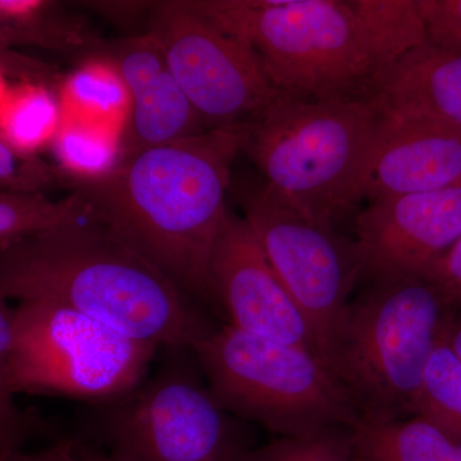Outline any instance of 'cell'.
<instances>
[{"instance_id": "25", "label": "cell", "mask_w": 461, "mask_h": 461, "mask_svg": "<svg viewBox=\"0 0 461 461\" xmlns=\"http://www.w3.org/2000/svg\"><path fill=\"white\" fill-rule=\"evenodd\" d=\"M50 176L41 163L27 159L0 139V191L39 193Z\"/></svg>"}, {"instance_id": "8", "label": "cell", "mask_w": 461, "mask_h": 461, "mask_svg": "<svg viewBox=\"0 0 461 461\" xmlns=\"http://www.w3.org/2000/svg\"><path fill=\"white\" fill-rule=\"evenodd\" d=\"M147 33L206 131L247 126L286 95L247 41L214 25L190 0L154 3Z\"/></svg>"}, {"instance_id": "1", "label": "cell", "mask_w": 461, "mask_h": 461, "mask_svg": "<svg viewBox=\"0 0 461 461\" xmlns=\"http://www.w3.org/2000/svg\"><path fill=\"white\" fill-rule=\"evenodd\" d=\"M240 129L213 130L121 158L74 191L107 227L187 295L213 297L211 263L229 209Z\"/></svg>"}, {"instance_id": "14", "label": "cell", "mask_w": 461, "mask_h": 461, "mask_svg": "<svg viewBox=\"0 0 461 461\" xmlns=\"http://www.w3.org/2000/svg\"><path fill=\"white\" fill-rule=\"evenodd\" d=\"M113 58L131 104L121 145L122 158L206 131L198 112L148 33L121 41L114 48Z\"/></svg>"}, {"instance_id": "22", "label": "cell", "mask_w": 461, "mask_h": 461, "mask_svg": "<svg viewBox=\"0 0 461 461\" xmlns=\"http://www.w3.org/2000/svg\"><path fill=\"white\" fill-rule=\"evenodd\" d=\"M66 102L91 118L112 120L126 108L129 93L114 65L93 63L78 69L65 87Z\"/></svg>"}, {"instance_id": "24", "label": "cell", "mask_w": 461, "mask_h": 461, "mask_svg": "<svg viewBox=\"0 0 461 461\" xmlns=\"http://www.w3.org/2000/svg\"><path fill=\"white\" fill-rule=\"evenodd\" d=\"M426 42L441 48H461V0H418Z\"/></svg>"}, {"instance_id": "21", "label": "cell", "mask_w": 461, "mask_h": 461, "mask_svg": "<svg viewBox=\"0 0 461 461\" xmlns=\"http://www.w3.org/2000/svg\"><path fill=\"white\" fill-rule=\"evenodd\" d=\"M58 159L78 180H93L111 171L122 158L117 140L102 126L69 121L54 136Z\"/></svg>"}, {"instance_id": "10", "label": "cell", "mask_w": 461, "mask_h": 461, "mask_svg": "<svg viewBox=\"0 0 461 461\" xmlns=\"http://www.w3.org/2000/svg\"><path fill=\"white\" fill-rule=\"evenodd\" d=\"M115 403L111 461H238L247 451L209 388L173 366Z\"/></svg>"}, {"instance_id": "18", "label": "cell", "mask_w": 461, "mask_h": 461, "mask_svg": "<svg viewBox=\"0 0 461 461\" xmlns=\"http://www.w3.org/2000/svg\"><path fill=\"white\" fill-rule=\"evenodd\" d=\"M86 220H91L89 206L76 191L62 200L48 198L41 191H0V247Z\"/></svg>"}, {"instance_id": "5", "label": "cell", "mask_w": 461, "mask_h": 461, "mask_svg": "<svg viewBox=\"0 0 461 461\" xmlns=\"http://www.w3.org/2000/svg\"><path fill=\"white\" fill-rule=\"evenodd\" d=\"M190 2L214 25L247 41L287 95H371L384 72L353 0Z\"/></svg>"}, {"instance_id": "11", "label": "cell", "mask_w": 461, "mask_h": 461, "mask_svg": "<svg viewBox=\"0 0 461 461\" xmlns=\"http://www.w3.org/2000/svg\"><path fill=\"white\" fill-rule=\"evenodd\" d=\"M461 238V182L369 203L355 218L363 276L427 277Z\"/></svg>"}, {"instance_id": "29", "label": "cell", "mask_w": 461, "mask_h": 461, "mask_svg": "<svg viewBox=\"0 0 461 461\" xmlns=\"http://www.w3.org/2000/svg\"><path fill=\"white\" fill-rule=\"evenodd\" d=\"M5 461H111L104 455L96 454L86 446L66 439L36 453L17 451Z\"/></svg>"}, {"instance_id": "3", "label": "cell", "mask_w": 461, "mask_h": 461, "mask_svg": "<svg viewBox=\"0 0 461 461\" xmlns=\"http://www.w3.org/2000/svg\"><path fill=\"white\" fill-rule=\"evenodd\" d=\"M384 121V108L373 95L286 94L259 120L240 127L241 151L285 203L338 229L362 202L360 182Z\"/></svg>"}, {"instance_id": "17", "label": "cell", "mask_w": 461, "mask_h": 461, "mask_svg": "<svg viewBox=\"0 0 461 461\" xmlns=\"http://www.w3.org/2000/svg\"><path fill=\"white\" fill-rule=\"evenodd\" d=\"M353 5L384 72L426 42L418 0H353Z\"/></svg>"}, {"instance_id": "23", "label": "cell", "mask_w": 461, "mask_h": 461, "mask_svg": "<svg viewBox=\"0 0 461 461\" xmlns=\"http://www.w3.org/2000/svg\"><path fill=\"white\" fill-rule=\"evenodd\" d=\"M238 461H354L350 429L280 437L257 450L245 451Z\"/></svg>"}, {"instance_id": "6", "label": "cell", "mask_w": 461, "mask_h": 461, "mask_svg": "<svg viewBox=\"0 0 461 461\" xmlns=\"http://www.w3.org/2000/svg\"><path fill=\"white\" fill-rule=\"evenodd\" d=\"M224 411L281 437L350 429L360 412L317 355L224 324L191 345Z\"/></svg>"}, {"instance_id": "30", "label": "cell", "mask_w": 461, "mask_h": 461, "mask_svg": "<svg viewBox=\"0 0 461 461\" xmlns=\"http://www.w3.org/2000/svg\"><path fill=\"white\" fill-rule=\"evenodd\" d=\"M30 433L32 429H0V461H5L20 451Z\"/></svg>"}, {"instance_id": "28", "label": "cell", "mask_w": 461, "mask_h": 461, "mask_svg": "<svg viewBox=\"0 0 461 461\" xmlns=\"http://www.w3.org/2000/svg\"><path fill=\"white\" fill-rule=\"evenodd\" d=\"M14 44L59 48L56 33L50 27L23 25L0 14V48Z\"/></svg>"}, {"instance_id": "32", "label": "cell", "mask_w": 461, "mask_h": 461, "mask_svg": "<svg viewBox=\"0 0 461 461\" xmlns=\"http://www.w3.org/2000/svg\"><path fill=\"white\" fill-rule=\"evenodd\" d=\"M0 429H32V421H23V423H5L0 421Z\"/></svg>"}, {"instance_id": "7", "label": "cell", "mask_w": 461, "mask_h": 461, "mask_svg": "<svg viewBox=\"0 0 461 461\" xmlns=\"http://www.w3.org/2000/svg\"><path fill=\"white\" fill-rule=\"evenodd\" d=\"M157 348L65 305L18 303L8 357L9 388L14 395L120 402L140 386Z\"/></svg>"}, {"instance_id": "15", "label": "cell", "mask_w": 461, "mask_h": 461, "mask_svg": "<svg viewBox=\"0 0 461 461\" xmlns=\"http://www.w3.org/2000/svg\"><path fill=\"white\" fill-rule=\"evenodd\" d=\"M371 95L387 113L426 118L461 131V48L424 42L379 76Z\"/></svg>"}, {"instance_id": "20", "label": "cell", "mask_w": 461, "mask_h": 461, "mask_svg": "<svg viewBox=\"0 0 461 461\" xmlns=\"http://www.w3.org/2000/svg\"><path fill=\"white\" fill-rule=\"evenodd\" d=\"M59 124L56 103L42 87H17L0 105V139L20 154L54 139Z\"/></svg>"}, {"instance_id": "12", "label": "cell", "mask_w": 461, "mask_h": 461, "mask_svg": "<svg viewBox=\"0 0 461 461\" xmlns=\"http://www.w3.org/2000/svg\"><path fill=\"white\" fill-rule=\"evenodd\" d=\"M211 281L233 329L305 348L321 359L313 329L278 280L250 224L230 211L212 257Z\"/></svg>"}, {"instance_id": "16", "label": "cell", "mask_w": 461, "mask_h": 461, "mask_svg": "<svg viewBox=\"0 0 461 461\" xmlns=\"http://www.w3.org/2000/svg\"><path fill=\"white\" fill-rule=\"evenodd\" d=\"M350 439L354 461H461V441L415 415L360 418Z\"/></svg>"}, {"instance_id": "31", "label": "cell", "mask_w": 461, "mask_h": 461, "mask_svg": "<svg viewBox=\"0 0 461 461\" xmlns=\"http://www.w3.org/2000/svg\"><path fill=\"white\" fill-rule=\"evenodd\" d=\"M446 338L461 362V312L459 315H454L453 320L448 323Z\"/></svg>"}, {"instance_id": "2", "label": "cell", "mask_w": 461, "mask_h": 461, "mask_svg": "<svg viewBox=\"0 0 461 461\" xmlns=\"http://www.w3.org/2000/svg\"><path fill=\"white\" fill-rule=\"evenodd\" d=\"M0 296L65 305L157 348H190L211 330L184 290L94 220L0 247Z\"/></svg>"}, {"instance_id": "27", "label": "cell", "mask_w": 461, "mask_h": 461, "mask_svg": "<svg viewBox=\"0 0 461 461\" xmlns=\"http://www.w3.org/2000/svg\"><path fill=\"white\" fill-rule=\"evenodd\" d=\"M429 278L444 293L454 309L461 312V238L436 264Z\"/></svg>"}, {"instance_id": "33", "label": "cell", "mask_w": 461, "mask_h": 461, "mask_svg": "<svg viewBox=\"0 0 461 461\" xmlns=\"http://www.w3.org/2000/svg\"><path fill=\"white\" fill-rule=\"evenodd\" d=\"M5 96H7V94H5V89H3L2 77H0V105H2L3 102H5Z\"/></svg>"}, {"instance_id": "26", "label": "cell", "mask_w": 461, "mask_h": 461, "mask_svg": "<svg viewBox=\"0 0 461 461\" xmlns=\"http://www.w3.org/2000/svg\"><path fill=\"white\" fill-rule=\"evenodd\" d=\"M14 329V309L9 308L8 300L0 296V421L23 423L27 420L21 414L14 395L8 384V357Z\"/></svg>"}, {"instance_id": "19", "label": "cell", "mask_w": 461, "mask_h": 461, "mask_svg": "<svg viewBox=\"0 0 461 461\" xmlns=\"http://www.w3.org/2000/svg\"><path fill=\"white\" fill-rule=\"evenodd\" d=\"M414 415L461 441V362L446 332L424 369L412 405Z\"/></svg>"}, {"instance_id": "13", "label": "cell", "mask_w": 461, "mask_h": 461, "mask_svg": "<svg viewBox=\"0 0 461 461\" xmlns=\"http://www.w3.org/2000/svg\"><path fill=\"white\" fill-rule=\"evenodd\" d=\"M459 182L460 130L426 118L384 112L364 168L360 200L372 203L429 193Z\"/></svg>"}, {"instance_id": "4", "label": "cell", "mask_w": 461, "mask_h": 461, "mask_svg": "<svg viewBox=\"0 0 461 461\" xmlns=\"http://www.w3.org/2000/svg\"><path fill=\"white\" fill-rule=\"evenodd\" d=\"M453 317L435 282L418 276L375 278L350 300L326 364L360 418L412 417L424 369Z\"/></svg>"}, {"instance_id": "9", "label": "cell", "mask_w": 461, "mask_h": 461, "mask_svg": "<svg viewBox=\"0 0 461 461\" xmlns=\"http://www.w3.org/2000/svg\"><path fill=\"white\" fill-rule=\"evenodd\" d=\"M244 209L273 271L313 329L326 363L330 339L363 276L354 240L305 217L266 184L248 194Z\"/></svg>"}]
</instances>
